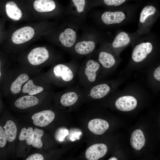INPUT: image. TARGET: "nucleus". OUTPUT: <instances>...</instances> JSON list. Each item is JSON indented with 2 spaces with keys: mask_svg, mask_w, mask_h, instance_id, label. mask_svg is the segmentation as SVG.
<instances>
[{
  "mask_svg": "<svg viewBox=\"0 0 160 160\" xmlns=\"http://www.w3.org/2000/svg\"><path fill=\"white\" fill-rule=\"evenodd\" d=\"M104 74L97 60L89 59L79 66L78 80L79 85L88 87L101 80Z\"/></svg>",
  "mask_w": 160,
  "mask_h": 160,
  "instance_id": "1",
  "label": "nucleus"
},
{
  "mask_svg": "<svg viewBox=\"0 0 160 160\" xmlns=\"http://www.w3.org/2000/svg\"><path fill=\"white\" fill-rule=\"evenodd\" d=\"M79 66L73 62L55 65L51 71L52 81L58 85L71 87L78 78Z\"/></svg>",
  "mask_w": 160,
  "mask_h": 160,
  "instance_id": "2",
  "label": "nucleus"
},
{
  "mask_svg": "<svg viewBox=\"0 0 160 160\" xmlns=\"http://www.w3.org/2000/svg\"><path fill=\"white\" fill-rule=\"evenodd\" d=\"M115 88L113 82L103 81L101 80L84 88V90L92 99H99L106 96Z\"/></svg>",
  "mask_w": 160,
  "mask_h": 160,
  "instance_id": "3",
  "label": "nucleus"
},
{
  "mask_svg": "<svg viewBox=\"0 0 160 160\" xmlns=\"http://www.w3.org/2000/svg\"><path fill=\"white\" fill-rule=\"evenodd\" d=\"M153 45L150 41L142 42L134 48L132 54V59L136 63H140L145 60L153 52Z\"/></svg>",
  "mask_w": 160,
  "mask_h": 160,
  "instance_id": "4",
  "label": "nucleus"
},
{
  "mask_svg": "<svg viewBox=\"0 0 160 160\" xmlns=\"http://www.w3.org/2000/svg\"><path fill=\"white\" fill-rule=\"evenodd\" d=\"M49 57V52L45 47H38L30 51L27 56V59L30 64L36 66L44 63Z\"/></svg>",
  "mask_w": 160,
  "mask_h": 160,
  "instance_id": "5",
  "label": "nucleus"
},
{
  "mask_svg": "<svg viewBox=\"0 0 160 160\" xmlns=\"http://www.w3.org/2000/svg\"><path fill=\"white\" fill-rule=\"evenodd\" d=\"M97 60L102 68L104 74L106 72L113 69L118 63L116 57L111 53L105 51H102L99 52Z\"/></svg>",
  "mask_w": 160,
  "mask_h": 160,
  "instance_id": "6",
  "label": "nucleus"
},
{
  "mask_svg": "<svg viewBox=\"0 0 160 160\" xmlns=\"http://www.w3.org/2000/svg\"><path fill=\"white\" fill-rule=\"evenodd\" d=\"M34 34V31L32 27L25 26L14 32L12 35L11 39L14 44H22L30 40L33 37Z\"/></svg>",
  "mask_w": 160,
  "mask_h": 160,
  "instance_id": "7",
  "label": "nucleus"
},
{
  "mask_svg": "<svg viewBox=\"0 0 160 160\" xmlns=\"http://www.w3.org/2000/svg\"><path fill=\"white\" fill-rule=\"evenodd\" d=\"M80 86L71 87L69 90L61 95L60 102L62 105L65 107L71 106L77 102L79 97L78 93L81 90V87Z\"/></svg>",
  "mask_w": 160,
  "mask_h": 160,
  "instance_id": "8",
  "label": "nucleus"
},
{
  "mask_svg": "<svg viewBox=\"0 0 160 160\" xmlns=\"http://www.w3.org/2000/svg\"><path fill=\"white\" fill-rule=\"evenodd\" d=\"M55 114L50 110H44L34 113L32 116L34 125L41 127L47 126L54 120Z\"/></svg>",
  "mask_w": 160,
  "mask_h": 160,
  "instance_id": "9",
  "label": "nucleus"
},
{
  "mask_svg": "<svg viewBox=\"0 0 160 160\" xmlns=\"http://www.w3.org/2000/svg\"><path fill=\"white\" fill-rule=\"evenodd\" d=\"M108 150L106 145L103 143L93 144L86 150L85 156L88 160H97L104 156Z\"/></svg>",
  "mask_w": 160,
  "mask_h": 160,
  "instance_id": "10",
  "label": "nucleus"
},
{
  "mask_svg": "<svg viewBox=\"0 0 160 160\" xmlns=\"http://www.w3.org/2000/svg\"><path fill=\"white\" fill-rule=\"evenodd\" d=\"M137 105L136 98L131 95H125L118 98L115 102V106L119 110L123 111H131Z\"/></svg>",
  "mask_w": 160,
  "mask_h": 160,
  "instance_id": "11",
  "label": "nucleus"
},
{
  "mask_svg": "<svg viewBox=\"0 0 160 160\" xmlns=\"http://www.w3.org/2000/svg\"><path fill=\"white\" fill-rule=\"evenodd\" d=\"M126 17V15L122 11H107L102 14L101 18L105 24L111 25L120 23L125 20Z\"/></svg>",
  "mask_w": 160,
  "mask_h": 160,
  "instance_id": "12",
  "label": "nucleus"
},
{
  "mask_svg": "<svg viewBox=\"0 0 160 160\" xmlns=\"http://www.w3.org/2000/svg\"><path fill=\"white\" fill-rule=\"evenodd\" d=\"M88 127L93 133L100 135L103 134L108 129L109 124L105 120L100 119H95L89 121Z\"/></svg>",
  "mask_w": 160,
  "mask_h": 160,
  "instance_id": "13",
  "label": "nucleus"
},
{
  "mask_svg": "<svg viewBox=\"0 0 160 160\" xmlns=\"http://www.w3.org/2000/svg\"><path fill=\"white\" fill-rule=\"evenodd\" d=\"M159 15L157 9L153 5H148L144 7L140 12L139 17V23L144 24L150 20L154 22Z\"/></svg>",
  "mask_w": 160,
  "mask_h": 160,
  "instance_id": "14",
  "label": "nucleus"
},
{
  "mask_svg": "<svg viewBox=\"0 0 160 160\" xmlns=\"http://www.w3.org/2000/svg\"><path fill=\"white\" fill-rule=\"evenodd\" d=\"M76 39L75 31L72 29L68 28L62 32L59 37V40L64 46L70 48L74 44Z\"/></svg>",
  "mask_w": 160,
  "mask_h": 160,
  "instance_id": "15",
  "label": "nucleus"
},
{
  "mask_svg": "<svg viewBox=\"0 0 160 160\" xmlns=\"http://www.w3.org/2000/svg\"><path fill=\"white\" fill-rule=\"evenodd\" d=\"M39 99L33 95H26L21 97L15 101V106L20 109H24L37 105L39 103Z\"/></svg>",
  "mask_w": 160,
  "mask_h": 160,
  "instance_id": "16",
  "label": "nucleus"
},
{
  "mask_svg": "<svg viewBox=\"0 0 160 160\" xmlns=\"http://www.w3.org/2000/svg\"><path fill=\"white\" fill-rule=\"evenodd\" d=\"M145 138L142 131L137 129L132 132L130 139V143L132 147L137 150H140L144 145Z\"/></svg>",
  "mask_w": 160,
  "mask_h": 160,
  "instance_id": "17",
  "label": "nucleus"
},
{
  "mask_svg": "<svg viewBox=\"0 0 160 160\" xmlns=\"http://www.w3.org/2000/svg\"><path fill=\"white\" fill-rule=\"evenodd\" d=\"M5 10L7 17L14 21L19 20L22 16L21 11L13 1H9L6 3Z\"/></svg>",
  "mask_w": 160,
  "mask_h": 160,
  "instance_id": "18",
  "label": "nucleus"
},
{
  "mask_svg": "<svg viewBox=\"0 0 160 160\" xmlns=\"http://www.w3.org/2000/svg\"><path fill=\"white\" fill-rule=\"evenodd\" d=\"M33 7L37 12H43L52 11L55 8L56 4L53 0H35Z\"/></svg>",
  "mask_w": 160,
  "mask_h": 160,
  "instance_id": "19",
  "label": "nucleus"
},
{
  "mask_svg": "<svg viewBox=\"0 0 160 160\" xmlns=\"http://www.w3.org/2000/svg\"><path fill=\"white\" fill-rule=\"evenodd\" d=\"M95 43L92 41H82L77 43L75 45V51L78 54L85 55L89 54L94 50Z\"/></svg>",
  "mask_w": 160,
  "mask_h": 160,
  "instance_id": "20",
  "label": "nucleus"
},
{
  "mask_svg": "<svg viewBox=\"0 0 160 160\" xmlns=\"http://www.w3.org/2000/svg\"><path fill=\"white\" fill-rule=\"evenodd\" d=\"M131 41L128 34L124 31L119 33L116 36L112 44L113 48L120 49L127 46Z\"/></svg>",
  "mask_w": 160,
  "mask_h": 160,
  "instance_id": "21",
  "label": "nucleus"
},
{
  "mask_svg": "<svg viewBox=\"0 0 160 160\" xmlns=\"http://www.w3.org/2000/svg\"><path fill=\"white\" fill-rule=\"evenodd\" d=\"M29 78L26 73H22L19 75L11 84L10 89L11 92L14 94L19 93L23 84L28 81Z\"/></svg>",
  "mask_w": 160,
  "mask_h": 160,
  "instance_id": "22",
  "label": "nucleus"
},
{
  "mask_svg": "<svg viewBox=\"0 0 160 160\" xmlns=\"http://www.w3.org/2000/svg\"><path fill=\"white\" fill-rule=\"evenodd\" d=\"M44 88L41 86L35 84L33 81L29 79L23 85L22 91L24 93H27L29 95H34L42 92Z\"/></svg>",
  "mask_w": 160,
  "mask_h": 160,
  "instance_id": "23",
  "label": "nucleus"
},
{
  "mask_svg": "<svg viewBox=\"0 0 160 160\" xmlns=\"http://www.w3.org/2000/svg\"><path fill=\"white\" fill-rule=\"evenodd\" d=\"M4 127L7 140L9 142L13 141L17 134V128L15 123L12 120L7 121Z\"/></svg>",
  "mask_w": 160,
  "mask_h": 160,
  "instance_id": "24",
  "label": "nucleus"
},
{
  "mask_svg": "<svg viewBox=\"0 0 160 160\" xmlns=\"http://www.w3.org/2000/svg\"><path fill=\"white\" fill-rule=\"evenodd\" d=\"M34 135V130L31 127H29L27 129L25 128H23L19 137L20 141L25 140L27 145H31Z\"/></svg>",
  "mask_w": 160,
  "mask_h": 160,
  "instance_id": "25",
  "label": "nucleus"
},
{
  "mask_svg": "<svg viewBox=\"0 0 160 160\" xmlns=\"http://www.w3.org/2000/svg\"><path fill=\"white\" fill-rule=\"evenodd\" d=\"M44 131L41 129L35 128L34 130V135L31 145L34 148H40L42 147L41 137L43 136Z\"/></svg>",
  "mask_w": 160,
  "mask_h": 160,
  "instance_id": "26",
  "label": "nucleus"
},
{
  "mask_svg": "<svg viewBox=\"0 0 160 160\" xmlns=\"http://www.w3.org/2000/svg\"><path fill=\"white\" fill-rule=\"evenodd\" d=\"M79 12H83L85 5V0H72Z\"/></svg>",
  "mask_w": 160,
  "mask_h": 160,
  "instance_id": "27",
  "label": "nucleus"
},
{
  "mask_svg": "<svg viewBox=\"0 0 160 160\" xmlns=\"http://www.w3.org/2000/svg\"><path fill=\"white\" fill-rule=\"evenodd\" d=\"M7 140L4 131L1 126H0V147H4L6 145Z\"/></svg>",
  "mask_w": 160,
  "mask_h": 160,
  "instance_id": "28",
  "label": "nucleus"
},
{
  "mask_svg": "<svg viewBox=\"0 0 160 160\" xmlns=\"http://www.w3.org/2000/svg\"><path fill=\"white\" fill-rule=\"evenodd\" d=\"M126 0H103L104 3L108 6H119L124 3Z\"/></svg>",
  "mask_w": 160,
  "mask_h": 160,
  "instance_id": "29",
  "label": "nucleus"
},
{
  "mask_svg": "<svg viewBox=\"0 0 160 160\" xmlns=\"http://www.w3.org/2000/svg\"><path fill=\"white\" fill-rule=\"evenodd\" d=\"M67 130L60 129L58 131L55 135V138L60 141H62L65 136L68 134Z\"/></svg>",
  "mask_w": 160,
  "mask_h": 160,
  "instance_id": "30",
  "label": "nucleus"
},
{
  "mask_svg": "<svg viewBox=\"0 0 160 160\" xmlns=\"http://www.w3.org/2000/svg\"><path fill=\"white\" fill-rule=\"evenodd\" d=\"M26 160H43V156L40 154L34 153L31 155L26 159Z\"/></svg>",
  "mask_w": 160,
  "mask_h": 160,
  "instance_id": "31",
  "label": "nucleus"
},
{
  "mask_svg": "<svg viewBox=\"0 0 160 160\" xmlns=\"http://www.w3.org/2000/svg\"><path fill=\"white\" fill-rule=\"evenodd\" d=\"M153 76L155 79L160 82V66L158 67L154 70Z\"/></svg>",
  "mask_w": 160,
  "mask_h": 160,
  "instance_id": "32",
  "label": "nucleus"
},
{
  "mask_svg": "<svg viewBox=\"0 0 160 160\" xmlns=\"http://www.w3.org/2000/svg\"><path fill=\"white\" fill-rule=\"evenodd\" d=\"M109 160H117V159L116 158L112 157L110 159H109Z\"/></svg>",
  "mask_w": 160,
  "mask_h": 160,
  "instance_id": "33",
  "label": "nucleus"
}]
</instances>
